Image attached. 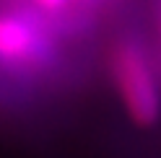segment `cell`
I'll use <instances>...</instances> for the list:
<instances>
[{
    "label": "cell",
    "mask_w": 161,
    "mask_h": 158,
    "mask_svg": "<svg viewBox=\"0 0 161 158\" xmlns=\"http://www.w3.org/2000/svg\"><path fill=\"white\" fill-rule=\"evenodd\" d=\"M44 34L31 18L21 13L0 16V62L29 65L44 55Z\"/></svg>",
    "instance_id": "2"
},
{
    "label": "cell",
    "mask_w": 161,
    "mask_h": 158,
    "mask_svg": "<svg viewBox=\"0 0 161 158\" xmlns=\"http://www.w3.org/2000/svg\"><path fill=\"white\" fill-rule=\"evenodd\" d=\"M36 5L42 8V11L55 13V11H63V8L68 5V0H36Z\"/></svg>",
    "instance_id": "3"
},
{
    "label": "cell",
    "mask_w": 161,
    "mask_h": 158,
    "mask_svg": "<svg viewBox=\"0 0 161 158\" xmlns=\"http://www.w3.org/2000/svg\"><path fill=\"white\" fill-rule=\"evenodd\" d=\"M109 70L127 119L138 127H153L161 119V88L146 52L135 42H119L112 49Z\"/></svg>",
    "instance_id": "1"
}]
</instances>
